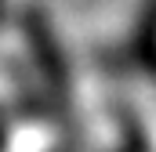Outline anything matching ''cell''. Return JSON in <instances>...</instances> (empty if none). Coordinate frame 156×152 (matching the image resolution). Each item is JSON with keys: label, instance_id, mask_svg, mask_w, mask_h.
<instances>
[{"label": "cell", "instance_id": "6da1fadb", "mask_svg": "<svg viewBox=\"0 0 156 152\" xmlns=\"http://www.w3.org/2000/svg\"><path fill=\"white\" fill-rule=\"evenodd\" d=\"M18 40L26 43L29 69H33V76L40 80L44 94H47L58 109H66V102H69V69H66V58H62L58 40H55L51 26L44 22L40 11L29 7V11L18 15Z\"/></svg>", "mask_w": 156, "mask_h": 152}, {"label": "cell", "instance_id": "7a4b0ae2", "mask_svg": "<svg viewBox=\"0 0 156 152\" xmlns=\"http://www.w3.org/2000/svg\"><path fill=\"white\" fill-rule=\"evenodd\" d=\"M4 152H69L62 130L51 123V119H40V116H29L22 127L7 130V145Z\"/></svg>", "mask_w": 156, "mask_h": 152}, {"label": "cell", "instance_id": "3957f363", "mask_svg": "<svg viewBox=\"0 0 156 152\" xmlns=\"http://www.w3.org/2000/svg\"><path fill=\"white\" fill-rule=\"evenodd\" d=\"M149 51H153V54H156V36H153V43H149Z\"/></svg>", "mask_w": 156, "mask_h": 152}, {"label": "cell", "instance_id": "277c9868", "mask_svg": "<svg viewBox=\"0 0 156 152\" xmlns=\"http://www.w3.org/2000/svg\"><path fill=\"white\" fill-rule=\"evenodd\" d=\"M0 18H4V0H0Z\"/></svg>", "mask_w": 156, "mask_h": 152}]
</instances>
